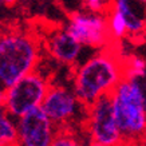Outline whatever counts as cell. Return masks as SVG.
<instances>
[{"mask_svg":"<svg viewBox=\"0 0 146 146\" xmlns=\"http://www.w3.org/2000/svg\"><path fill=\"white\" fill-rule=\"evenodd\" d=\"M42 44L38 36L23 30L0 34V79L9 87L20 78L36 70Z\"/></svg>","mask_w":146,"mask_h":146,"instance_id":"7a4b0ae2","label":"cell"},{"mask_svg":"<svg viewBox=\"0 0 146 146\" xmlns=\"http://www.w3.org/2000/svg\"><path fill=\"white\" fill-rule=\"evenodd\" d=\"M19 146H52L58 130L42 107H36L16 119Z\"/></svg>","mask_w":146,"mask_h":146,"instance_id":"ba28073f","label":"cell"},{"mask_svg":"<svg viewBox=\"0 0 146 146\" xmlns=\"http://www.w3.org/2000/svg\"><path fill=\"white\" fill-rule=\"evenodd\" d=\"M19 0H5V4L4 5H8V7H11V5H13V4H16Z\"/></svg>","mask_w":146,"mask_h":146,"instance_id":"e0dca14e","label":"cell"},{"mask_svg":"<svg viewBox=\"0 0 146 146\" xmlns=\"http://www.w3.org/2000/svg\"><path fill=\"white\" fill-rule=\"evenodd\" d=\"M5 91H7V86L1 82V79H0V107H3V105H4Z\"/></svg>","mask_w":146,"mask_h":146,"instance_id":"2e32d148","label":"cell"},{"mask_svg":"<svg viewBox=\"0 0 146 146\" xmlns=\"http://www.w3.org/2000/svg\"><path fill=\"white\" fill-rule=\"evenodd\" d=\"M40 107L58 129L70 127L74 119L82 114V109H86L74 90L55 83H51Z\"/></svg>","mask_w":146,"mask_h":146,"instance_id":"52a82bcc","label":"cell"},{"mask_svg":"<svg viewBox=\"0 0 146 146\" xmlns=\"http://www.w3.org/2000/svg\"><path fill=\"white\" fill-rule=\"evenodd\" d=\"M52 146H83V143L70 127H63L58 130Z\"/></svg>","mask_w":146,"mask_h":146,"instance_id":"5bb4252c","label":"cell"},{"mask_svg":"<svg viewBox=\"0 0 146 146\" xmlns=\"http://www.w3.org/2000/svg\"><path fill=\"white\" fill-rule=\"evenodd\" d=\"M113 109L126 146H135L146 134L145 83L123 78L111 93Z\"/></svg>","mask_w":146,"mask_h":146,"instance_id":"3957f363","label":"cell"},{"mask_svg":"<svg viewBox=\"0 0 146 146\" xmlns=\"http://www.w3.org/2000/svg\"><path fill=\"white\" fill-rule=\"evenodd\" d=\"M3 146H19L18 143H9V145H3Z\"/></svg>","mask_w":146,"mask_h":146,"instance_id":"44dd1931","label":"cell"},{"mask_svg":"<svg viewBox=\"0 0 146 146\" xmlns=\"http://www.w3.org/2000/svg\"><path fill=\"white\" fill-rule=\"evenodd\" d=\"M145 110H146V84H145Z\"/></svg>","mask_w":146,"mask_h":146,"instance_id":"7402d4cb","label":"cell"},{"mask_svg":"<svg viewBox=\"0 0 146 146\" xmlns=\"http://www.w3.org/2000/svg\"><path fill=\"white\" fill-rule=\"evenodd\" d=\"M141 142H143V143H145V145H146V134H145V135H143V138H142V139H141Z\"/></svg>","mask_w":146,"mask_h":146,"instance_id":"ffe728a7","label":"cell"},{"mask_svg":"<svg viewBox=\"0 0 146 146\" xmlns=\"http://www.w3.org/2000/svg\"><path fill=\"white\" fill-rule=\"evenodd\" d=\"M111 8L123 16L130 39L137 40L146 35V4L138 0H113Z\"/></svg>","mask_w":146,"mask_h":146,"instance_id":"30bf717a","label":"cell"},{"mask_svg":"<svg viewBox=\"0 0 146 146\" xmlns=\"http://www.w3.org/2000/svg\"><path fill=\"white\" fill-rule=\"evenodd\" d=\"M9 143H18V125L4 107H0V146Z\"/></svg>","mask_w":146,"mask_h":146,"instance_id":"8fae6325","label":"cell"},{"mask_svg":"<svg viewBox=\"0 0 146 146\" xmlns=\"http://www.w3.org/2000/svg\"><path fill=\"white\" fill-rule=\"evenodd\" d=\"M107 23H109V31L113 40H121L127 38V26L123 16L117 9L110 8L107 12Z\"/></svg>","mask_w":146,"mask_h":146,"instance_id":"7c38bea8","label":"cell"},{"mask_svg":"<svg viewBox=\"0 0 146 146\" xmlns=\"http://www.w3.org/2000/svg\"><path fill=\"white\" fill-rule=\"evenodd\" d=\"M123 78L125 58L110 50H102L75 70L72 90L89 107L101 97L113 93Z\"/></svg>","mask_w":146,"mask_h":146,"instance_id":"6da1fadb","label":"cell"},{"mask_svg":"<svg viewBox=\"0 0 146 146\" xmlns=\"http://www.w3.org/2000/svg\"><path fill=\"white\" fill-rule=\"evenodd\" d=\"M1 4H5V0H0V5Z\"/></svg>","mask_w":146,"mask_h":146,"instance_id":"603a6c76","label":"cell"},{"mask_svg":"<svg viewBox=\"0 0 146 146\" xmlns=\"http://www.w3.org/2000/svg\"><path fill=\"white\" fill-rule=\"evenodd\" d=\"M135 146H146V145H145V143H143V142H141V141H139V142H138V143H137V145H135Z\"/></svg>","mask_w":146,"mask_h":146,"instance_id":"d6986e66","label":"cell"},{"mask_svg":"<svg viewBox=\"0 0 146 146\" xmlns=\"http://www.w3.org/2000/svg\"><path fill=\"white\" fill-rule=\"evenodd\" d=\"M113 0H82V4L84 8L91 12L107 13L111 8Z\"/></svg>","mask_w":146,"mask_h":146,"instance_id":"9a60e30c","label":"cell"},{"mask_svg":"<svg viewBox=\"0 0 146 146\" xmlns=\"http://www.w3.org/2000/svg\"><path fill=\"white\" fill-rule=\"evenodd\" d=\"M84 127L90 141L103 146H126L113 109L111 94H106L86 109Z\"/></svg>","mask_w":146,"mask_h":146,"instance_id":"5b68a950","label":"cell"},{"mask_svg":"<svg viewBox=\"0 0 146 146\" xmlns=\"http://www.w3.org/2000/svg\"><path fill=\"white\" fill-rule=\"evenodd\" d=\"M46 47L50 56L54 58L56 62L72 66L78 62L83 44L79 43L64 27L50 34L48 39L46 42Z\"/></svg>","mask_w":146,"mask_h":146,"instance_id":"9c48e42d","label":"cell"},{"mask_svg":"<svg viewBox=\"0 0 146 146\" xmlns=\"http://www.w3.org/2000/svg\"><path fill=\"white\" fill-rule=\"evenodd\" d=\"M125 78H146V60L141 56L131 55L125 59Z\"/></svg>","mask_w":146,"mask_h":146,"instance_id":"4fadbf2b","label":"cell"},{"mask_svg":"<svg viewBox=\"0 0 146 146\" xmlns=\"http://www.w3.org/2000/svg\"><path fill=\"white\" fill-rule=\"evenodd\" d=\"M50 86L48 78L43 72L34 70L7 87L3 107L11 117L18 119L26 113L42 106Z\"/></svg>","mask_w":146,"mask_h":146,"instance_id":"277c9868","label":"cell"},{"mask_svg":"<svg viewBox=\"0 0 146 146\" xmlns=\"http://www.w3.org/2000/svg\"><path fill=\"white\" fill-rule=\"evenodd\" d=\"M67 31L79 43L86 47L105 48L114 42L109 31L107 13L98 12H72L68 16Z\"/></svg>","mask_w":146,"mask_h":146,"instance_id":"8992f818","label":"cell"},{"mask_svg":"<svg viewBox=\"0 0 146 146\" xmlns=\"http://www.w3.org/2000/svg\"><path fill=\"white\" fill-rule=\"evenodd\" d=\"M89 146H103V145H101V143H97V142H93V141H90Z\"/></svg>","mask_w":146,"mask_h":146,"instance_id":"ac0fdd59","label":"cell"},{"mask_svg":"<svg viewBox=\"0 0 146 146\" xmlns=\"http://www.w3.org/2000/svg\"><path fill=\"white\" fill-rule=\"evenodd\" d=\"M138 1H141V3H143V4H146V0H138Z\"/></svg>","mask_w":146,"mask_h":146,"instance_id":"cb8c5ba5","label":"cell"}]
</instances>
